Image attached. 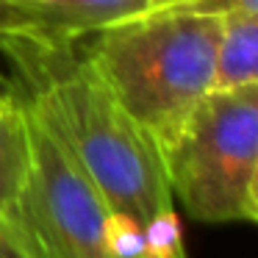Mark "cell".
Wrapping results in <instances>:
<instances>
[{"label": "cell", "instance_id": "cell-1", "mask_svg": "<svg viewBox=\"0 0 258 258\" xmlns=\"http://www.w3.org/2000/svg\"><path fill=\"white\" fill-rule=\"evenodd\" d=\"M3 56L108 203L122 236L178 219L158 142L117 103L78 47H9Z\"/></svg>", "mask_w": 258, "mask_h": 258}, {"label": "cell", "instance_id": "cell-2", "mask_svg": "<svg viewBox=\"0 0 258 258\" xmlns=\"http://www.w3.org/2000/svg\"><path fill=\"white\" fill-rule=\"evenodd\" d=\"M219 14L158 6L97 31L78 47L117 103L164 147L214 89Z\"/></svg>", "mask_w": 258, "mask_h": 258}, {"label": "cell", "instance_id": "cell-3", "mask_svg": "<svg viewBox=\"0 0 258 258\" xmlns=\"http://www.w3.org/2000/svg\"><path fill=\"white\" fill-rule=\"evenodd\" d=\"M172 200L206 225L258 219V84L211 89L161 147Z\"/></svg>", "mask_w": 258, "mask_h": 258}, {"label": "cell", "instance_id": "cell-4", "mask_svg": "<svg viewBox=\"0 0 258 258\" xmlns=\"http://www.w3.org/2000/svg\"><path fill=\"white\" fill-rule=\"evenodd\" d=\"M23 97L28 108L31 167L17 225L39 258H119L122 230L108 203L50 119L25 92Z\"/></svg>", "mask_w": 258, "mask_h": 258}, {"label": "cell", "instance_id": "cell-5", "mask_svg": "<svg viewBox=\"0 0 258 258\" xmlns=\"http://www.w3.org/2000/svg\"><path fill=\"white\" fill-rule=\"evenodd\" d=\"M169 0H0V53L9 47H78L114 23Z\"/></svg>", "mask_w": 258, "mask_h": 258}, {"label": "cell", "instance_id": "cell-6", "mask_svg": "<svg viewBox=\"0 0 258 258\" xmlns=\"http://www.w3.org/2000/svg\"><path fill=\"white\" fill-rule=\"evenodd\" d=\"M31 167V131L23 92L0 75V217L17 225V208Z\"/></svg>", "mask_w": 258, "mask_h": 258}, {"label": "cell", "instance_id": "cell-7", "mask_svg": "<svg viewBox=\"0 0 258 258\" xmlns=\"http://www.w3.org/2000/svg\"><path fill=\"white\" fill-rule=\"evenodd\" d=\"M258 84V12L222 14L214 58V89H241Z\"/></svg>", "mask_w": 258, "mask_h": 258}, {"label": "cell", "instance_id": "cell-8", "mask_svg": "<svg viewBox=\"0 0 258 258\" xmlns=\"http://www.w3.org/2000/svg\"><path fill=\"white\" fill-rule=\"evenodd\" d=\"M119 258H186L180 222H164L145 236H122Z\"/></svg>", "mask_w": 258, "mask_h": 258}, {"label": "cell", "instance_id": "cell-9", "mask_svg": "<svg viewBox=\"0 0 258 258\" xmlns=\"http://www.w3.org/2000/svg\"><path fill=\"white\" fill-rule=\"evenodd\" d=\"M0 258H39L20 225L0 217Z\"/></svg>", "mask_w": 258, "mask_h": 258}, {"label": "cell", "instance_id": "cell-10", "mask_svg": "<svg viewBox=\"0 0 258 258\" xmlns=\"http://www.w3.org/2000/svg\"><path fill=\"white\" fill-rule=\"evenodd\" d=\"M169 6L191 9V12H206V14H228L236 9L244 12H258V0H169Z\"/></svg>", "mask_w": 258, "mask_h": 258}, {"label": "cell", "instance_id": "cell-11", "mask_svg": "<svg viewBox=\"0 0 258 258\" xmlns=\"http://www.w3.org/2000/svg\"><path fill=\"white\" fill-rule=\"evenodd\" d=\"M0 75H3V73H0Z\"/></svg>", "mask_w": 258, "mask_h": 258}]
</instances>
